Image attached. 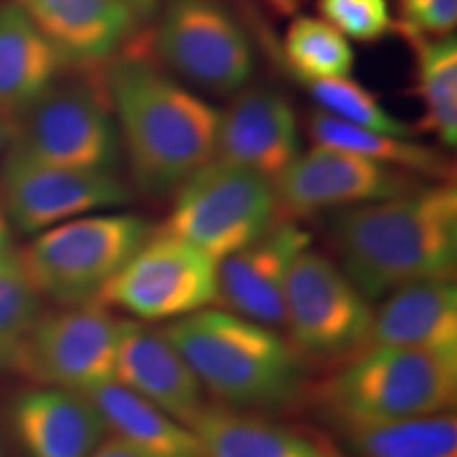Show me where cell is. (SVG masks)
I'll return each mask as SVG.
<instances>
[{
	"label": "cell",
	"instance_id": "32",
	"mask_svg": "<svg viewBox=\"0 0 457 457\" xmlns=\"http://www.w3.org/2000/svg\"><path fill=\"white\" fill-rule=\"evenodd\" d=\"M121 3L136 15V20L148 21L159 13L163 0H121Z\"/></svg>",
	"mask_w": 457,
	"mask_h": 457
},
{
	"label": "cell",
	"instance_id": "22",
	"mask_svg": "<svg viewBox=\"0 0 457 457\" xmlns=\"http://www.w3.org/2000/svg\"><path fill=\"white\" fill-rule=\"evenodd\" d=\"M114 438L157 457H204L195 432L117 381L87 392Z\"/></svg>",
	"mask_w": 457,
	"mask_h": 457
},
{
	"label": "cell",
	"instance_id": "12",
	"mask_svg": "<svg viewBox=\"0 0 457 457\" xmlns=\"http://www.w3.org/2000/svg\"><path fill=\"white\" fill-rule=\"evenodd\" d=\"M131 191L117 171L49 165L9 148L0 171L3 212L21 233H38L98 210L129 204Z\"/></svg>",
	"mask_w": 457,
	"mask_h": 457
},
{
	"label": "cell",
	"instance_id": "33",
	"mask_svg": "<svg viewBox=\"0 0 457 457\" xmlns=\"http://www.w3.org/2000/svg\"><path fill=\"white\" fill-rule=\"evenodd\" d=\"M11 250V233L7 228V222H0V254L9 253Z\"/></svg>",
	"mask_w": 457,
	"mask_h": 457
},
{
	"label": "cell",
	"instance_id": "21",
	"mask_svg": "<svg viewBox=\"0 0 457 457\" xmlns=\"http://www.w3.org/2000/svg\"><path fill=\"white\" fill-rule=\"evenodd\" d=\"M191 430L204 457H345L313 432L227 407H205Z\"/></svg>",
	"mask_w": 457,
	"mask_h": 457
},
{
	"label": "cell",
	"instance_id": "17",
	"mask_svg": "<svg viewBox=\"0 0 457 457\" xmlns=\"http://www.w3.org/2000/svg\"><path fill=\"white\" fill-rule=\"evenodd\" d=\"M114 381L188 428L205 409L204 387L187 360L145 324L121 322Z\"/></svg>",
	"mask_w": 457,
	"mask_h": 457
},
{
	"label": "cell",
	"instance_id": "25",
	"mask_svg": "<svg viewBox=\"0 0 457 457\" xmlns=\"http://www.w3.org/2000/svg\"><path fill=\"white\" fill-rule=\"evenodd\" d=\"M356 457H457V420L438 413L343 432Z\"/></svg>",
	"mask_w": 457,
	"mask_h": 457
},
{
	"label": "cell",
	"instance_id": "29",
	"mask_svg": "<svg viewBox=\"0 0 457 457\" xmlns=\"http://www.w3.org/2000/svg\"><path fill=\"white\" fill-rule=\"evenodd\" d=\"M320 20L358 43H377L394 32L387 0H316Z\"/></svg>",
	"mask_w": 457,
	"mask_h": 457
},
{
	"label": "cell",
	"instance_id": "23",
	"mask_svg": "<svg viewBox=\"0 0 457 457\" xmlns=\"http://www.w3.org/2000/svg\"><path fill=\"white\" fill-rule=\"evenodd\" d=\"M307 134L316 146L335 148V151L353 153V155L373 159L390 168L409 171L417 179L434 182H453L455 168L447 157L436 148L415 145L409 138L379 134L364 128H356L330 114L316 111L307 117Z\"/></svg>",
	"mask_w": 457,
	"mask_h": 457
},
{
	"label": "cell",
	"instance_id": "3",
	"mask_svg": "<svg viewBox=\"0 0 457 457\" xmlns=\"http://www.w3.org/2000/svg\"><path fill=\"white\" fill-rule=\"evenodd\" d=\"M163 337L227 409H284L305 386V364L295 347L273 328L237 313L195 312L168 324Z\"/></svg>",
	"mask_w": 457,
	"mask_h": 457
},
{
	"label": "cell",
	"instance_id": "7",
	"mask_svg": "<svg viewBox=\"0 0 457 457\" xmlns=\"http://www.w3.org/2000/svg\"><path fill=\"white\" fill-rule=\"evenodd\" d=\"M273 182L242 165L212 159L176 188L162 231L216 262L237 253L276 225Z\"/></svg>",
	"mask_w": 457,
	"mask_h": 457
},
{
	"label": "cell",
	"instance_id": "6",
	"mask_svg": "<svg viewBox=\"0 0 457 457\" xmlns=\"http://www.w3.org/2000/svg\"><path fill=\"white\" fill-rule=\"evenodd\" d=\"M153 231L138 214L83 216L45 228L17 256L38 295L64 307L85 305L98 303Z\"/></svg>",
	"mask_w": 457,
	"mask_h": 457
},
{
	"label": "cell",
	"instance_id": "15",
	"mask_svg": "<svg viewBox=\"0 0 457 457\" xmlns=\"http://www.w3.org/2000/svg\"><path fill=\"white\" fill-rule=\"evenodd\" d=\"M299 155V119L282 91L244 87L220 112L216 159L242 165L273 182Z\"/></svg>",
	"mask_w": 457,
	"mask_h": 457
},
{
	"label": "cell",
	"instance_id": "34",
	"mask_svg": "<svg viewBox=\"0 0 457 457\" xmlns=\"http://www.w3.org/2000/svg\"><path fill=\"white\" fill-rule=\"evenodd\" d=\"M7 140H9V136H7V128H4V125L0 123V155H3L4 145H7Z\"/></svg>",
	"mask_w": 457,
	"mask_h": 457
},
{
	"label": "cell",
	"instance_id": "2",
	"mask_svg": "<svg viewBox=\"0 0 457 457\" xmlns=\"http://www.w3.org/2000/svg\"><path fill=\"white\" fill-rule=\"evenodd\" d=\"M333 244L341 271L369 301L421 279L453 278L457 188L436 182L343 208L333 216Z\"/></svg>",
	"mask_w": 457,
	"mask_h": 457
},
{
	"label": "cell",
	"instance_id": "36",
	"mask_svg": "<svg viewBox=\"0 0 457 457\" xmlns=\"http://www.w3.org/2000/svg\"><path fill=\"white\" fill-rule=\"evenodd\" d=\"M0 222H4V212H3V204H0Z\"/></svg>",
	"mask_w": 457,
	"mask_h": 457
},
{
	"label": "cell",
	"instance_id": "8",
	"mask_svg": "<svg viewBox=\"0 0 457 457\" xmlns=\"http://www.w3.org/2000/svg\"><path fill=\"white\" fill-rule=\"evenodd\" d=\"M375 312L333 261L303 250L284 290V327L301 358L341 364L370 345Z\"/></svg>",
	"mask_w": 457,
	"mask_h": 457
},
{
	"label": "cell",
	"instance_id": "27",
	"mask_svg": "<svg viewBox=\"0 0 457 457\" xmlns=\"http://www.w3.org/2000/svg\"><path fill=\"white\" fill-rule=\"evenodd\" d=\"M307 87H310L313 102L322 108V112L339 119V121L379 131V134L396 136V138H411L413 136V129L394 117L373 91L362 87L350 77L307 83Z\"/></svg>",
	"mask_w": 457,
	"mask_h": 457
},
{
	"label": "cell",
	"instance_id": "24",
	"mask_svg": "<svg viewBox=\"0 0 457 457\" xmlns=\"http://www.w3.org/2000/svg\"><path fill=\"white\" fill-rule=\"evenodd\" d=\"M415 51V96L424 106L420 131L443 146L457 145V41L455 34L411 43Z\"/></svg>",
	"mask_w": 457,
	"mask_h": 457
},
{
	"label": "cell",
	"instance_id": "35",
	"mask_svg": "<svg viewBox=\"0 0 457 457\" xmlns=\"http://www.w3.org/2000/svg\"><path fill=\"white\" fill-rule=\"evenodd\" d=\"M267 3H271L273 7H278V9H290L293 0H267Z\"/></svg>",
	"mask_w": 457,
	"mask_h": 457
},
{
	"label": "cell",
	"instance_id": "14",
	"mask_svg": "<svg viewBox=\"0 0 457 457\" xmlns=\"http://www.w3.org/2000/svg\"><path fill=\"white\" fill-rule=\"evenodd\" d=\"M310 244L312 233L299 222H276L256 242L219 261V303L262 327L284 324L286 278Z\"/></svg>",
	"mask_w": 457,
	"mask_h": 457
},
{
	"label": "cell",
	"instance_id": "11",
	"mask_svg": "<svg viewBox=\"0 0 457 457\" xmlns=\"http://www.w3.org/2000/svg\"><path fill=\"white\" fill-rule=\"evenodd\" d=\"M100 305L138 320H180L219 303V262L180 239L155 233L104 286Z\"/></svg>",
	"mask_w": 457,
	"mask_h": 457
},
{
	"label": "cell",
	"instance_id": "20",
	"mask_svg": "<svg viewBox=\"0 0 457 457\" xmlns=\"http://www.w3.org/2000/svg\"><path fill=\"white\" fill-rule=\"evenodd\" d=\"M68 64L13 3L0 4V123L9 125L47 91Z\"/></svg>",
	"mask_w": 457,
	"mask_h": 457
},
{
	"label": "cell",
	"instance_id": "5",
	"mask_svg": "<svg viewBox=\"0 0 457 457\" xmlns=\"http://www.w3.org/2000/svg\"><path fill=\"white\" fill-rule=\"evenodd\" d=\"M11 148L72 170L117 171L121 138L104 83V64L66 66L55 83L9 125Z\"/></svg>",
	"mask_w": 457,
	"mask_h": 457
},
{
	"label": "cell",
	"instance_id": "19",
	"mask_svg": "<svg viewBox=\"0 0 457 457\" xmlns=\"http://www.w3.org/2000/svg\"><path fill=\"white\" fill-rule=\"evenodd\" d=\"M370 345L413 347L457 356V288L453 278L421 279L386 295L373 318Z\"/></svg>",
	"mask_w": 457,
	"mask_h": 457
},
{
	"label": "cell",
	"instance_id": "30",
	"mask_svg": "<svg viewBox=\"0 0 457 457\" xmlns=\"http://www.w3.org/2000/svg\"><path fill=\"white\" fill-rule=\"evenodd\" d=\"M457 24V0H398V21L394 32L407 43L430 41L453 34Z\"/></svg>",
	"mask_w": 457,
	"mask_h": 457
},
{
	"label": "cell",
	"instance_id": "10",
	"mask_svg": "<svg viewBox=\"0 0 457 457\" xmlns=\"http://www.w3.org/2000/svg\"><path fill=\"white\" fill-rule=\"evenodd\" d=\"M121 322L100 303L41 313L9 353L37 384L87 394L114 381Z\"/></svg>",
	"mask_w": 457,
	"mask_h": 457
},
{
	"label": "cell",
	"instance_id": "13",
	"mask_svg": "<svg viewBox=\"0 0 457 457\" xmlns=\"http://www.w3.org/2000/svg\"><path fill=\"white\" fill-rule=\"evenodd\" d=\"M417 187H421V179L409 171L327 146H313L296 155L273 179L278 205L293 216H313L381 202Z\"/></svg>",
	"mask_w": 457,
	"mask_h": 457
},
{
	"label": "cell",
	"instance_id": "1",
	"mask_svg": "<svg viewBox=\"0 0 457 457\" xmlns=\"http://www.w3.org/2000/svg\"><path fill=\"white\" fill-rule=\"evenodd\" d=\"M104 83L136 187L176 193L216 157L220 111L163 72L151 34H136L104 64Z\"/></svg>",
	"mask_w": 457,
	"mask_h": 457
},
{
	"label": "cell",
	"instance_id": "18",
	"mask_svg": "<svg viewBox=\"0 0 457 457\" xmlns=\"http://www.w3.org/2000/svg\"><path fill=\"white\" fill-rule=\"evenodd\" d=\"M11 421L28 457H91L108 432L87 394L49 386L17 396Z\"/></svg>",
	"mask_w": 457,
	"mask_h": 457
},
{
	"label": "cell",
	"instance_id": "4",
	"mask_svg": "<svg viewBox=\"0 0 457 457\" xmlns=\"http://www.w3.org/2000/svg\"><path fill=\"white\" fill-rule=\"evenodd\" d=\"M457 400V356L369 345L316 390V404L341 432L447 413Z\"/></svg>",
	"mask_w": 457,
	"mask_h": 457
},
{
	"label": "cell",
	"instance_id": "28",
	"mask_svg": "<svg viewBox=\"0 0 457 457\" xmlns=\"http://www.w3.org/2000/svg\"><path fill=\"white\" fill-rule=\"evenodd\" d=\"M41 313V295L28 279L20 256L13 250L0 254V358H9Z\"/></svg>",
	"mask_w": 457,
	"mask_h": 457
},
{
	"label": "cell",
	"instance_id": "26",
	"mask_svg": "<svg viewBox=\"0 0 457 457\" xmlns=\"http://www.w3.org/2000/svg\"><path fill=\"white\" fill-rule=\"evenodd\" d=\"M282 60L296 81L307 85L350 77L356 55L347 38L327 21L296 15L284 30Z\"/></svg>",
	"mask_w": 457,
	"mask_h": 457
},
{
	"label": "cell",
	"instance_id": "31",
	"mask_svg": "<svg viewBox=\"0 0 457 457\" xmlns=\"http://www.w3.org/2000/svg\"><path fill=\"white\" fill-rule=\"evenodd\" d=\"M91 457H157L153 453H146V451H142L138 447H134V445L121 441V438H108L100 445L98 449L94 451V455Z\"/></svg>",
	"mask_w": 457,
	"mask_h": 457
},
{
	"label": "cell",
	"instance_id": "9",
	"mask_svg": "<svg viewBox=\"0 0 457 457\" xmlns=\"http://www.w3.org/2000/svg\"><path fill=\"white\" fill-rule=\"evenodd\" d=\"M151 45L157 60L214 94H237L254 74V49L225 0H163Z\"/></svg>",
	"mask_w": 457,
	"mask_h": 457
},
{
	"label": "cell",
	"instance_id": "16",
	"mask_svg": "<svg viewBox=\"0 0 457 457\" xmlns=\"http://www.w3.org/2000/svg\"><path fill=\"white\" fill-rule=\"evenodd\" d=\"M26 13L68 66L106 64L138 34L121 0H9Z\"/></svg>",
	"mask_w": 457,
	"mask_h": 457
}]
</instances>
